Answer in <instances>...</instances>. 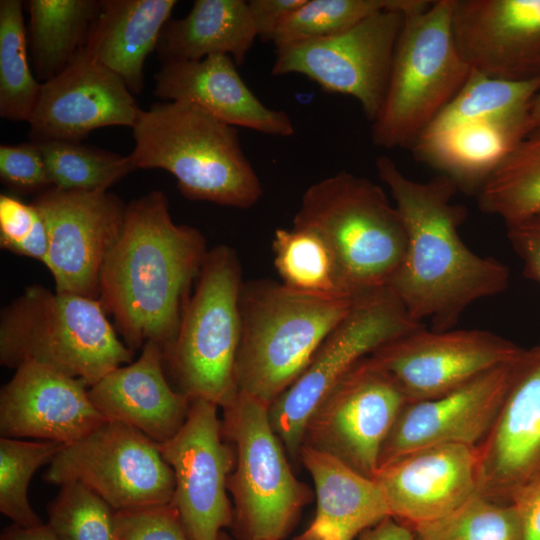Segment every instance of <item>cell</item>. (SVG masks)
Listing matches in <instances>:
<instances>
[{
  "mask_svg": "<svg viewBox=\"0 0 540 540\" xmlns=\"http://www.w3.org/2000/svg\"><path fill=\"white\" fill-rule=\"evenodd\" d=\"M539 89L540 78L510 81L472 70L461 90L427 129L443 128L479 118L529 122L530 107Z\"/></svg>",
  "mask_w": 540,
  "mask_h": 540,
  "instance_id": "d6a6232c",
  "label": "cell"
},
{
  "mask_svg": "<svg viewBox=\"0 0 540 540\" xmlns=\"http://www.w3.org/2000/svg\"><path fill=\"white\" fill-rule=\"evenodd\" d=\"M529 135L526 120L479 118L427 129L412 147L458 190L476 195L504 158Z\"/></svg>",
  "mask_w": 540,
  "mask_h": 540,
  "instance_id": "d4e9b609",
  "label": "cell"
},
{
  "mask_svg": "<svg viewBox=\"0 0 540 540\" xmlns=\"http://www.w3.org/2000/svg\"><path fill=\"white\" fill-rule=\"evenodd\" d=\"M176 4V0H101L84 49L116 73L132 94H139L144 62L157 48Z\"/></svg>",
  "mask_w": 540,
  "mask_h": 540,
  "instance_id": "4316f807",
  "label": "cell"
},
{
  "mask_svg": "<svg viewBox=\"0 0 540 540\" xmlns=\"http://www.w3.org/2000/svg\"><path fill=\"white\" fill-rule=\"evenodd\" d=\"M268 408L243 392L224 408L222 430L236 449L228 489L242 540L284 539L311 498L309 488L290 469Z\"/></svg>",
  "mask_w": 540,
  "mask_h": 540,
  "instance_id": "9c48e42d",
  "label": "cell"
},
{
  "mask_svg": "<svg viewBox=\"0 0 540 540\" xmlns=\"http://www.w3.org/2000/svg\"><path fill=\"white\" fill-rule=\"evenodd\" d=\"M29 45L37 78L63 71L88 40L100 10L97 0H29Z\"/></svg>",
  "mask_w": 540,
  "mask_h": 540,
  "instance_id": "f1b7e54d",
  "label": "cell"
},
{
  "mask_svg": "<svg viewBox=\"0 0 540 540\" xmlns=\"http://www.w3.org/2000/svg\"><path fill=\"white\" fill-rule=\"evenodd\" d=\"M305 0H250L257 38L263 42H273L278 30Z\"/></svg>",
  "mask_w": 540,
  "mask_h": 540,
  "instance_id": "7bdbcfd3",
  "label": "cell"
},
{
  "mask_svg": "<svg viewBox=\"0 0 540 540\" xmlns=\"http://www.w3.org/2000/svg\"><path fill=\"white\" fill-rule=\"evenodd\" d=\"M452 31L471 70L510 81L540 78V0H454Z\"/></svg>",
  "mask_w": 540,
  "mask_h": 540,
  "instance_id": "ffe728a7",
  "label": "cell"
},
{
  "mask_svg": "<svg viewBox=\"0 0 540 540\" xmlns=\"http://www.w3.org/2000/svg\"><path fill=\"white\" fill-rule=\"evenodd\" d=\"M540 136V89L535 95L529 111V135Z\"/></svg>",
  "mask_w": 540,
  "mask_h": 540,
  "instance_id": "7dc6e473",
  "label": "cell"
},
{
  "mask_svg": "<svg viewBox=\"0 0 540 540\" xmlns=\"http://www.w3.org/2000/svg\"><path fill=\"white\" fill-rule=\"evenodd\" d=\"M512 363L491 369L442 396L407 402L382 446L378 469L434 446L477 447L499 414Z\"/></svg>",
  "mask_w": 540,
  "mask_h": 540,
  "instance_id": "d6986e66",
  "label": "cell"
},
{
  "mask_svg": "<svg viewBox=\"0 0 540 540\" xmlns=\"http://www.w3.org/2000/svg\"><path fill=\"white\" fill-rule=\"evenodd\" d=\"M141 110L125 82L83 48L63 71L41 83L28 124L32 141L80 142L98 128H133Z\"/></svg>",
  "mask_w": 540,
  "mask_h": 540,
  "instance_id": "ac0fdd59",
  "label": "cell"
},
{
  "mask_svg": "<svg viewBox=\"0 0 540 540\" xmlns=\"http://www.w3.org/2000/svg\"><path fill=\"white\" fill-rule=\"evenodd\" d=\"M64 445L43 440L0 439V512L14 524L33 527L43 524L28 499L34 473L51 463Z\"/></svg>",
  "mask_w": 540,
  "mask_h": 540,
  "instance_id": "d590c367",
  "label": "cell"
},
{
  "mask_svg": "<svg viewBox=\"0 0 540 540\" xmlns=\"http://www.w3.org/2000/svg\"><path fill=\"white\" fill-rule=\"evenodd\" d=\"M299 456L314 482L317 508L312 522L296 540H353L390 516L374 478L306 445L301 446Z\"/></svg>",
  "mask_w": 540,
  "mask_h": 540,
  "instance_id": "484cf974",
  "label": "cell"
},
{
  "mask_svg": "<svg viewBox=\"0 0 540 540\" xmlns=\"http://www.w3.org/2000/svg\"><path fill=\"white\" fill-rule=\"evenodd\" d=\"M478 208L513 223L540 213V136L522 140L475 195Z\"/></svg>",
  "mask_w": 540,
  "mask_h": 540,
  "instance_id": "4dcf8cb0",
  "label": "cell"
},
{
  "mask_svg": "<svg viewBox=\"0 0 540 540\" xmlns=\"http://www.w3.org/2000/svg\"><path fill=\"white\" fill-rule=\"evenodd\" d=\"M0 177L19 193H41L51 187L42 153L34 141L0 146Z\"/></svg>",
  "mask_w": 540,
  "mask_h": 540,
  "instance_id": "60d3db41",
  "label": "cell"
},
{
  "mask_svg": "<svg viewBox=\"0 0 540 540\" xmlns=\"http://www.w3.org/2000/svg\"><path fill=\"white\" fill-rule=\"evenodd\" d=\"M505 225L510 245L522 260L524 275L540 285V213Z\"/></svg>",
  "mask_w": 540,
  "mask_h": 540,
  "instance_id": "b9f144b4",
  "label": "cell"
},
{
  "mask_svg": "<svg viewBox=\"0 0 540 540\" xmlns=\"http://www.w3.org/2000/svg\"><path fill=\"white\" fill-rule=\"evenodd\" d=\"M406 403L393 380L368 356L314 411L303 445L330 454L374 478L382 446Z\"/></svg>",
  "mask_w": 540,
  "mask_h": 540,
  "instance_id": "5bb4252c",
  "label": "cell"
},
{
  "mask_svg": "<svg viewBox=\"0 0 540 540\" xmlns=\"http://www.w3.org/2000/svg\"><path fill=\"white\" fill-rule=\"evenodd\" d=\"M293 226L328 244L353 298L388 288L405 257L407 231L396 206L381 186L347 171L305 190Z\"/></svg>",
  "mask_w": 540,
  "mask_h": 540,
  "instance_id": "8992f818",
  "label": "cell"
},
{
  "mask_svg": "<svg viewBox=\"0 0 540 540\" xmlns=\"http://www.w3.org/2000/svg\"><path fill=\"white\" fill-rule=\"evenodd\" d=\"M420 2L395 0L338 34L276 49L271 74H300L328 93L351 96L372 123L385 97L404 13Z\"/></svg>",
  "mask_w": 540,
  "mask_h": 540,
  "instance_id": "8fae6325",
  "label": "cell"
},
{
  "mask_svg": "<svg viewBox=\"0 0 540 540\" xmlns=\"http://www.w3.org/2000/svg\"><path fill=\"white\" fill-rule=\"evenodd\" d=\"M0 246L44 264L48 252V233L35 205L11 195H0Z\"/></svg>",
  "mask_w": 540,
  "mask_h": 540,
  "instance_id": "f35d334b",
  "label": "cell"
},
{
  "mask_svg": "<svg viewBox=\"0 0 540 540\" xmlns=\"http://www.w3.org/2000/svg\"><path fill=\"white\" fill-rule=\"evenodd\" d=\"M411 528L415 540H523L513 504L478 494L451 513Z\"/></svg>",
  "mask_w": 540,
  "mask_h": 540,
  "instance_id": "e575fe53",
  "label": "cell"
},
{
  "mask_svg": "<svg viewBox=\"0 0 540 540\" xmlns=\"http://www.w3.org/2000/svg\"><path fill=\"white\" fill-rule=\"evenodd\" d=\"M217 407L207 400H191L181 428L158 443L174 475L171 504L191 540H219L221 529L234 520L227 497L234 457L222 440Z\"/></svg>",
  "mask_w": 540,
  "mask_h": 540,
  "instance_id": "2e32d148",
  "label": "cell"
},
{
  "mask_svg": "<svg viewBox=\"0 0 540 540\" xmlns=\"http://www.w3.org/2000/svg\"><path fill=\"white\" fill-rule=\"evenodd\" d=\"M510 503L517 511L523 540H540V478L518 491Z\"/></svg>",
  "mask_w": 540,
  "mask_h": 540,
  "instance_id": "ee69618b",
  "label": "cell"
},
{
  "mask_svg": "<svg viewBox=\"0 0 540 540\" xmlns=\"http://www.w3.org/2000/svg\"><path fill=\"white\" fill-rule=\"evenodd\" d=\"M395 0H305L278 30L276 49L338 34Z\"/></svg>",
  "mask_w": 540,
  "mask_h": 540,
  "instance_id": "8d00e7d4",
  "label": "cell"
},
{
  "mask_svg": "<svg viewBox=\"0 0 540 540\" xmlns=\"http://www.w3.org/2000/svg\"><path fill=\"white\" fill-rule=\"evenodd\" d=\"M407 231L404 260L389 288L409 316L431 329H452L474 302L503 293L509 268L482 257L463 242L459 227L466 208L453 201L458 187L445 175L420 182L408 178L387 156L375 162Z\"/></svg>",
  "mask_w": 540,
  "mask_h": 540,
  "instance_id": "6da1fadb",
  "label": "cell"
},
{
  "mask_svg": "<svg viewBox=\"0 0 540 540\" xmlns=\"http://www.w3.org/2000/svg\"><path fill=\"white\" fill-rule=\"evenodd\" d=\"M163 365L162 349L147 342L137 360L89 387V397L107 420L127 424L156 443L165 442L183 425L191 400L172 389Z\"/></svg>",
  "mask_w": 540,
  "mask_h": 540,
  "instance_id": "cb8c5ba5",
  "label": "cell"
},
{
  "mask_svg": "<svg viewBox=\"0 0 540 540\" xmlns=\"http://www.w3.org/2000/svg\"><path fill=\"white\" fill-rule=\"evenodd\" d=\"M98 299L30 285L0 315V362L36 363L91 387L132 362Z\"/></svg>",
  "mask_w": 540,
  "mask_h": 540,
  "instance_id": "277c9868",
  "label": "cell"
},
{
  "mask_svg": "<svg viewBox=\"0 0 540 540\" xmlns=\"http://www.w3.org/2000/svg\"><path fill=\"white\" fill-rule=\"evenodd\" d=\"M523 349L487 330L435 331L423 324L369 357L407 402H417L447 394L491 369L512 363Z\"/></svg>",
  "mask_w": 540,
  "mask_h": 540,
  "instance_id": "4fadbf2b",
  "label": "cell"
},
{
  "mask_svg": "<svg viewBox=\"0 0 540 540\" xmlns=\"http://www.w3.org/2000/svg\"><path fill=\"white\" fill-rule=\"evenodd\" d=\"M234 60L223 54L194 61L162 62L154 94L162 101L199 106L221 121L259 133L289 137L290 116L264 105L241 78Z\"/></svg>",
  "mask_w": 540,
  "mask_h": 540,
  "instance_id": "603a6c76",
  "label": "cell"
},
{
  "mask_svg": "<svg viewBox=\"0 0 540 540\" xmlns=\"http://www.w3.org/2000/svg\"><path fill=\"white\" fill-rule=\"evenodd\" d=\"M43 478L56 485L80 482L115 511L170 504L174 492L173 471L158 443L109 420L63 446Z\"/></svg>",
  "mask_w": 540,
  "mask_h": 540,
  "instance_id": "7c38bea8",
  "label": "cell"
},
{
  "mask_svg": "<svg viewBox=\"0 0 540 540\" xmlns=\"http://www.w3.org/2000/svg\"><path fill=\"white\" fill-rule=\"evenodd\" d=\"M43 156L51 187L108 190L136 170L129 155L63 140L34 141Z\"/></svg>",
  "mask_w": 540,
  "mask_h": 540,
  "instance_id": "836d02e7",
  "label": "cell"
},
{
  "mask_svg": "<svg viewBox=\"0 0 540 540\" xmlns=\"http://www.w3.org/2000/svg\"><path fill=\"white\" fill-rule=\"evenodd\" d=\"M117 540H191L172 504L115 511Z\"/></svg>",
  "mask_w": 540,
  "mask_h": 540,
  "instance_id": "ab89813d",
  "label": "cell"
},
{
  "mask_svg": "<svg viewBox=\"0 0 540 540\" xmlns=\"http://www.w3.org/2000/svg\"><path fill=\"white\" fill-rule=\"evenodd\" d=\"M23 5L20 0L0 1V116L28 122L41 83L28 64Z\"/></svg>",
  "mask_w": 540,
  "mask_h": 540,
  "instance_id": "1f68e13d",
  "label": "cell"
},
{
  "mask_svg": "<svg viewBox=\"0 0 540 540\" xmlns=\"http://www.w3.org/2000/svg\"><path fill=\"white\" fill-rule=\"evenodd\" d=\"M207 253L197 228L173 221L163 191L127 204L122 232L101 269L98 300L130 350L147 342L164 356L170 350Z\"/></svg>",
  "mask_w": 540,
  "mask_h": 540,
  "instance_id": "7a4b0ae2",
  "label": "cell"
},
{
  "mask_svg": "<svg viewBox=\"0 0 540 540\" xmlns=\"http://www.w3.org/2000/svg\"><path fill=\"white\" fill-rule=\"evenodd\" d=\"M132 135L135 168L169 172L187 199L246 209L263 195L236 127L195 104L156 102L141 110Z\"/></svg>",
  "mask_w": 540,
  "mask_h": 540,
  "instance_id": "3957f363",
  "label": "cell"
},
{
  "mask_svg": "<svg viewBox=\"0 0 540 540\" xmlns=\"http://www.w3.org/2000/svg\"><path fill=\"white\" fill-rule=\"evenodd\" d=\"M353 301L300 293L271 280L243 284L238 391L270 405L304 372Z\"/></svg>",
  "mask_w": 540,
  "mask_h": 540,
  "instance_id": "5b68a950",
  "label": "cell"
},
{
  "mask_svg": "<svg viewBox=\"0 0 540 540\" xmlns=\"http://www.w3.org/2000/svg\"><path fill=\"white\" fill-rule=\"evenodd\" d=\"M358 540H415L413 529L387 516L376 525L364 530Z\"/></svg>",
  "mask_w": 540,
  "mask_h": 540,
  "instance_id": "f6af8a7d",
  "label": "cell"
},
{
  "mask_svg": "<svg viewBox=\"0 0 540 540\" xmlns=\"http://www.w3.org/2000/svg\"><path fill=\"white\" fill-rule=\"evenodd\" d=\"M48 508V525L59 540H117L115 510L80 482L60 485Z\"/></svg>",
  "mask_w": 540,
  "mask_h": 540,
  "instance_id": "74e56055",
  "label": "cell"
},
{
  "mask_svg": "<svg viewBox=\"0 0 540 540\" xmlns=\"http://www.w3.org/2000/svg\"><path fill=\"white\" fill-rule=\"evenodd\" d=\"M272 250L285 287L318 297L354 299L330 247L312 230L295 226L276 229Z\"/></svg>",
  "mask_w": 540,
  "mask_h": 540,
  "instance_id": "f546056e",
  "label": "cell"
},
{
  "mask_svg": "<svg viewBox=\"0 0 540 540\" xmlns=\"http://www.w3.org/2000/svg\"><path fill=\"white\" fill-rule=\"evenodd\" d=\"M241 266L234 249L208 250L187 299L176 339L165 354L180 392L223 409L238 394L236 360L241 337Z\"/></svg>",
  "mask_w": 540,
  "mask_h": 540,
  "instance_id": "ba28073f",
  "label": "cell"
},
{
  "mask_svg": "<svg viewBox=\"0 0 540 540\" xmlns=\"http://www.w3.org/2000/svg\"><path fill=\"white\" fill-rule=\"evenodd\" d=\"M476 450L478 495L510 503L540 478V345L523 349L512 363L499 414Z\"/></svg>",
  "mask_w": 540,
  "mask_h": 540,
  "instance_id": "e0dca14e",
  "label": "cell"
},
{
  "mask_svg": "<svg viewBox=\"0 0 540 540\" xmlns=\"http://www.w3.org/2000/svg\"><path fill=\"white\" fill-rule=\"evenodd\" d=\"M219 540H227V539L221 534Z\"/></svg>",
  "mask_w": 540,
  "mask_h": 540,
  "instance_id": "c3c4849f",
  "label": "cell"
},
{
  "mask_svg": "<svg viewBox=\"0 0 540 540\" xmlns=\"http://www.w3.org/2000/svg\"><path fill=\"white\" fill-rule=\"evenodd\" d=\"M88 385L36 363H24L0 392V433L72 444L107 419L92 403Z\"/></svg>",
  "mask_w": 540,
  "mask_h": 540,
  "instance_id": "44dd1931",
  "label": "cell"
},
{
  "mask_svg": "<svg viewBox=\"0 0 540 540\" xmlns=\"http://www.w3.org/2000/svg\"><path fill=\"white\" fill-rule=\"evenodd\" d=\"M256 38L248 1L196 0L185 17L166 23L156 49L162 62L223 54L240 66Z\"/></svg>",
  "mask_w": 540,
  "mask_h": 540,
  "instance_id": "83f0119b",
  "label": "cell"
},
{
  "mask_svg": "<svg viewBox=\"0 0 540 540\" xmlns=\"http://www.w3.org/2000/svg\"><path fill=\"white\" fill-rule=\"evenodd\" d=\"M389 514L413 527L441 518L477 494L476 447L441 445L408 454L378 469Z\"/></svg>",
  "mask_w": 540,
  "mask_h": 540,
  "instance_id": "7402d4cb",
  "label": "cell"
},
{
  "mask_svg": "<svg viewBox=\"0 0 540 540\" xmlns=\"http://www.w3.org/2000/svg\"><path fill=\"white\" fill-rule=\"evenodd\" d=\"M421 325L389 287L354 298L347 315L326 337L304 372L269 405L271 425L287 452L299 456L312 414L355 365Z\"/></svg>",
  "mask_w": 540,
  "mask_h": 540,
  "instance_id": "30bf717a",
  "label": "cell"
},
{
  "mask_svg": "<svg viewBox=\"0 0 540 540\" xmlns=\"http://www.w3.org/2000/svg\"><path fill=\"white\" fill-rule=\"evenodd\" d=\"M0 540H59L48 524L24 527L13 524L5 528Z\"/></svg>",
  "mask_w": 540,
  "mask_h": 540,
  "instance_id": "bcb514c9",
  "label": "cell"
},
{
  "mask_svg": "<svg viewBox=\"0 0 540 540\" xmlns=\"http://www.w3.org/2000/svg\"><path fill=\"white\" fill-rule=\"evenodd\" d=\"M32 204L48 233L45 266L57 292L99 297L104 261L123 229L127 204L108 190L50 187Z\"/></svg>",
  "mask_w": 540,
  "mask_h": 540,
  "instance_id": "9a60e30c",
  "label": "cell"
},
{
  "mask_svg": "<svg viewBox=\"0 0 540 540\" xmlns=\"http://www.w3.org/2000/svg\"><path fill=\"white\" fill-rule=\"evenodd\" d=\"M454 0H422L404 13L374 145L412 149L471 74L452 31Z\"/></svg>",
  "mask_w": 540,
  "mask_h": 540,
  "instance_id": "52a82bcc",
  "label": "cell"
}]
</instances>
